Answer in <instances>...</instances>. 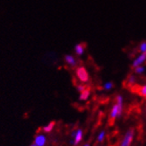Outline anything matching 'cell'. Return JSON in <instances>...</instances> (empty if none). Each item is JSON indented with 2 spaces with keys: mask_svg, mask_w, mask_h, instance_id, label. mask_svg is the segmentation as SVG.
Here are the masks:
<instances>
[{
  "mask_svg": "<svg viewBox=\"0 0 146 146\" xmlns=\"http://www.w3.org/2000/svg\"><path fill=\"white\" fill-rule=\"evenodd\" d=\"M85 51V45L82 43H78L74 46V52L77 56H82Z\"/></svg>",
  "mask_w": 146,
  "mask_h": 146,
  "instance_id": "obj_8",
  "label": "cell"
},
{
  "mask_svg": "<svg viewBox=\"0 0 146 146\" xmlns=\"http://www.w3.org/2000/svg\"><path fill=\"white\" fill-rule=\"evenodd\" d=\"M123 104H124V99L122 95H117L116 97V103L114 104L110 110V119L114 120L121 117L123 113Z\"/></svg>",
  "mask_w": 146,
  "mask_h": 146,
  "instance_id": "obj_1",
  "label": "cell"
},
{
  "mask_svg": "<svg viewBox=\"0 0 146 146\" xmlns=\"http://www.w3.org/2000/svg\"><path fill=\"white\" fill-rule=\"evenodd\" d=\"M55 125H56V123L54 121H51V122L48 123L46 125H44L41 128V130L43 133H51L55 127Z\"/></svg>",
  "mask_w": 146,
  "mask_h": 146,
  "instance_id": "obj_10",
  "label": "cell"
},
{
  "mask_svg": "<svg viewBox=\"0 0 146 146\" xmlns=\"http://www.w3.org/2000/svg\"><path fill=\"white\" fill-rule=\"evenodd\" d=\"M139 50L141 53L146 52V41H143L140 45H139Z\"/></svg>",
  "mask_w": 146,
  "mask_h": 146,
  "instance_id": "obj_17",
  "label": "cell"
},
{
  "mask_svg": "<svg viewBox=\"0 0 146 146\" xmlns=\"http://www.w3.org/2000/svg\"><path fill=\"white\" fill-rule=\"evenodd\" d=\"M105 138H106V131L105 130H101L97 135L98 143H103V141L105 140Z\"/></svg>",
  "mask_w": 146,
  "mask_h": 146,
  "instance_id": "obj_12",
  "label": "cell"
},
{
  "mask_svg": "<svg viewBox=\"0 0 146 146\" xmlns=\"http://www.w3.org/2000/svg\"><path fill=\"white\" fill-rule=\"evenodd\" d=\"M65 62L68 66H70L72 67H74L77 65V61H76L75 58L72 55H66L65 56Z\"/></svg>",
  "mask_w": 146,
  "mask_h": 146,
  "instance_id": "obj_7",
  "label": "cell"
},
{
  "mask_svg": "<svg viewBox=\"0 0 146 146\" xmlns=\"http://www.w3.org/2000/svg\"><path fill=\"white\" fill-rule=\"evenodd\" d=\"M135 82H136V77L134 75V74H132L130 75L128 79H127V84L129 85H132V86H134L135 84Z\"/></svg>",
  "mask_w": 146,
  "mask_h": 146,
  "instance_id": "obj_14",
  "label": "cell"
},
{
  "mask_svg": "<svg viewBox=\"0 0 146 146\" xmlns=\"http://www.w3.org/2000/svg\"><path fill=\"white\" fill-rule=\"evenodd\" d=\"M135 135V128H129L127 131L125 133V135L122 138V141L120 143L119 146H131L133 141H134V138Z\"/></svg>",
  "mask_w": 146,
  "mask_h": 146,
  "instance_id": "obj_3",
  "label": "cell"
},
{
  "mask_svg": "<svg viewBox=\"0 0 146 146\" xmlns=\"http://www.w3.org/2000/svg\"><path fill=\"white\" fill-rule=\"evenodd\" d=\"M136 92L138 95H140L143 98H146V84L141 86H136Z\"/></svg>",
  "mask_w": 146,
  "mask_h": 146,
  "instance_id": "obj_11",
  "label": "cell"
},
{
  "mask_svg": "<svg viewBox=\"0 0 146 146\" xmlns=\"http://www.w3.org/2000/svg\"><path fill=\"white\" fill-rule=\"evenodd\" d=\"M145 61H146V52L141 53L134 61H133L132 67L133 68H136V67L140 66H143V63H145Z\"/></svg>",
  "mask_w": 146,
  "mask_h": 146,
  "instance_id": "obj_6",
  "label": "cell"
},
{
  "mask_svg": "<svg viewBox=\"0 0 146 146\" xmlns=\"http://www.w3.org/2000/svg\"><path fill=\"white\" fill-rule=\"evenodd\" d=\"M90 95H91V90L89 88H86L84 92H80V94H79V100H82V101H85V100H87L89 99Z\"/></svg>",
  "mask_w": 146,
  "mask_h": 146,
  "instance_id": "obj_9",
  "label": "cell"
},
{
  "mask_svg": "<svg viewBox=\"0 0 146 146\" xmlns=\"http://www.w3.org/2000/svg\"><path fill=\"white\" fill-rule=\"evenodd\" d=\"M47 141H48V139L45 134L39 133V134H37L35 135L33 143H35L38 146H45L47 144Z\"/></svg>",
  "mask_w": 146,
  "mask_h": 146,
  "instance_id": "obj_5",
  "label": "cell"
},
{
  "mask_svg": "<svg viewBox=\"0 0 146 146\" xmlns=\"http://www.w3.org/2000/svg\"><path fill=\"white\" fill-rule=\"evenodd\" d=\"M113 87H114V84L112 82H110V81H109V82H106L105 84H103V89L105 91H110V90H112L113 89Z\"/></svg>",
  "mask_w": 146,
  "mask_h": 146,
  "instance_id": "obj_13",
  "label": "cell"
},
{
  "mask_svg": "<svg viewBox=\"0 0 146 146\" xmlns=\"http://www.w3.org/2000/svg\"><path fill=\"white\" fill-rule=\"evenodd\" d=\"M75 75L81 84H86L90 80V75L84 66H78L75 69Z\"/></svg>",
  "mask_w": 146,
  "mask_h": 146,
  "instance_id": "obj_2",
  "label": "cell"
},
{
  "mask_svg": "<svg viewBox=\"0 0 146 146\" xmlns=\"http://www.w3.org/2000/svg\"><path fill=\"white\" fill-rule=\"evenodd\" d=\"M30 146H38V145H37L35 143H31V144H30Z\"/></svg>",
  "mask_w": 146,
  "mask_h": 146,
  "instance_id": "obj_19",
  "label": "cell"
},
{
  "mask_svg": "<svg viewBox=\"0 0 146 146\" xmlns=\"http://www.w3.org/2000/svg\"><path fill=\"white\" fill-rule=\"evenodd\" d=\"M145 71V67L143 66H140L136 68H135V73L136 74H143Z\"/></svg>",
  "mask_w": 146,
  "mask_h": 146,
  "instance_id": "obj_15",
  "label": "cell"
},
{
  "mask_svg": "<svg viewBox=\"0 0 146 146\" xmlns=\"http://www.w3.org/2000/svg\"><path fill=\"white\" fill-rule=\"evenodd\" d=\"M82 146H91V144L89 143H84V144L82 145Z\"/></svg>",
  "mask_w": 146,
  "mask_h": 146,
  "instance_id": "obj_18",
  "label": "cell"
},
{
  "mask_svg": "<svg viewBox=\"0 0 146 146\" xmlns=\"http://www.w3.org/2000/svg\"><path fill=\"white\" fill-rule=\"evenodd\" d=\"M86 88L87 87H86V85H84V84H79L76 85V90H77V92L79 93L82 92H84Z\"/></svg>",
  "mask_w": 146,
  "mask_h": 146,
  "instance_id": "obj_16",
  "label": "cell"
},
{
  "mask_svg": "<svg viewBox=\"0 0 146 146\" xmlns=\"http://www.w3.org/2000/svg\"><path fill=\"white\" fill-rule=\"evenodd\" d=\"M84 139V131L82 128H78L75 130V135L74 138L70 139L69 141V144L73 145V146H77Z\"/></svg>",
  "mask_w": 146,
  "mask_h": 146,
  "instance_id": "obj_4",
  "label": "cell"
}]
</instances>
